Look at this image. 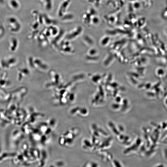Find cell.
<instances>
[{"mask_svg": "<svg viewBox=\"0 0 167 167\" xmlns=\"http://www.w3.org/2000/svg\"><path fill=\"white\" fill-rule=\"evenodd\" d=\"M163 16L165 18H167V8L165 9L164 10L163 13Z\"/></svg>", "mask_w": 167, "mask_h": 167, "instance_id": "cell-2", "label": "cell"}, {"mask_svg": "<svg viewBox=\"0 0 167 167\" xmlns=\"http://www.w3.org/2000/svg\"><path fill=\"white\" fill-rule=\"evenodd\" d=\"M6 73H3L0 76V86L2 88H6L9 86L10 84Z\"/></svg>", "mask_w": 167, "mask_h": 167, "instance_id": "cell-1", "label": "cell"}]
</instances>
